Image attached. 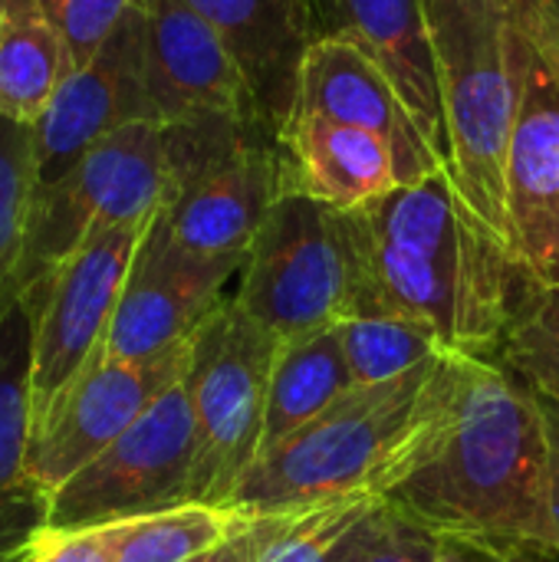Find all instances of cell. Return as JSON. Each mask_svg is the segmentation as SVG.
Segmentation results:
<instances>
[{
  "label": "cell",
  "mask_w": 559,
  "mask_h": 562,
  "mask_svg": "<svg viewBox=\"0 0 559 562\" xmlns=\"http://www.w3.org/2000/svg\"><path fill=\"white\" fill-rule=\"evenodd\" d=\"M290 191L343 211H359L402 184L392 145L326 115L293 112L280 128Z\"/></svg>",
  "instance_id": "d6986e66"
},
{
  "label": "cell",
  "mask_w": 559,
  "mask_h": 562,
  "mask_svg": "<svg viewBox=\"0 0 559 562\" xmlns=\"http://www.w3.org/2000/svg\"><path fill=\"white\" fill-rule=\"evenodd\" d=\"M135 122H158L145 86L142 0L99 53L66 76L46 112L33 122L36 188L59 181L92 145Z\"/></svg>",
  "instance_id": "4fadbf2b"
},
{
  "label": "cell",
  "mask_w": 559,
  "mask_h": 562,
  "mask_svg": "<svg viewBox=\"0 0 559 562\" xmlns=\"http://www.w3.org/2000/svg\"><path fill=\"white\" fill-rule=\"evenodd\" d=\"M376 313L428 326L455 356L491 359L530 286L511 244L461 198L445 168L356 211Z\"/></svg>",
  "instance_id": "7a4b0ae2"
},
{
  "label": "cell",
  "mask_w": 559,
  "mask_h": 562,
  "mask_svg": "<svg viewBox=\"0 0 559 562\" xmlns=\"http://www.w3.org/2000/svg\"><path fill=\"white\" fill-rule=\"evenodd\" d=\"M346 366L359 389L395 382L448 352L441 339L399 313H362L336 326Z\"/></svg>",
  "instance_id": "cb8c5ba5"
},
{
  "label": "cell",
  "mask_w": 559,
  "mask_h": 562,
  "mask_svg": "<svg viewBox=\"0 0 559 562\" xmlns=\"http://www.w3.org/2000/svg\"><path fill=\"white\" fill-rule=\"evenodd\" d=\"M438 562H501L491 553H481V550H471V547H461V543H445L441 547V560Z\"/></svg>",
  "instance_id": "836d02e7"
},
{
  "label": "cell",
  "mask_w": 559,
  "mask_h": 562,
  "mask_svg": "<svg viewBox=\"0 0 559 562\" xmlns=\"http://www.w3.org/2000/svg\"><path fill=\"white\" fill-rule=\"evenodd\" d=\"M171 191L161 122H135L92 145L59 181L36 188L20 263V303L99 231L152 221Z\"/></svg>",
  "instance_id": "8992f818"
},
{
  "label": "cell",
  "mask_w": 559,
  "mask_h": 562,
  "mask_svg": "<svg viewBox=\"0 0 559 562\" xmlns=\"http://www.w3.org/2000/svg\"><path fill=\"white\" fill-rule=\"evenodd\" d=\"M145 227L148 221L92 234L30 303H20L33 323V425H40L89 366L102 359Z\"/></svg>",
  "instance_id": "9c48e42d"
},
{
  "label": "cell",
  "mask_w": 559,
  "mask_h": 562,
  "mask_svg": "<svg viewBox=\"0 0 559 562\" xmlns=\"http://www.w3.org/2000/svg\"><path fill=\"white\" fill-rule=\"evenodd\" d=\"M290 191L280 135L254 132L227 158L178 188L161 214L171 237L201 257L247 260L270 207Z\"/></svg>",
  "instance_id": "5bb4252c"
},
{
  "label": "cell",
  "mask_w": 559,
  "mask_h": 562,
  "mask_svg": "<svg viewBox=\"0 0 559 562\" xmlns=\"http://www.w3.org/2000/svg\"><path fill=\"white\" fill-rule=\"evenodd\" d=\"M461 356L353 389L316 422L254 461L231 504L250 514L310 510L339 497H389L432 448L458 392Z\"/></svg>",
  "instance_id": "3957f363"
},
{
  "label": "cell",
  "mask_w": 559,
  "mask_h": 562,
  "mask_svg": "<svg viewBox=\"0 0 559 562\" xmlns=\"http://www.w3.org/2000/svg\"><path fill=\"white\" fill-rule=\"evenodd\" d=\"M320 36L356 43L392 79L425 142L448 171V125L422 0H313Z\"/></svg>",
  "instance_id": "e0dca14e"
},
{
  "label": "cell",
  "mask_w": 559,
  "mask_h": 562,
  "mask_svg": "<svg viewBox=\"0 0 559 562\" xmlns=\"http://www.w3.org/2000/svg\"><path fill=\"white\" fill-rule=\"evenodd\" d=\"M445 543L554 560L540 398L491 359L461 356L455 402L422 464L385 497Z\"/></svg>",
  "instance_id": "6da1fadb"
},
{
  "label": "cell",
  "mask_w": 559,
  "mask_h": 562,
  "mask_svg": "<svg viewBox=\"0 0 559 562\" xmlns=\"http://www.w3.org/2000/svg\"><path fill=\"white\" fill-rule=\"evenodd\" d=\"M353 389V372L346 366L336 329L293 336L277 342L270 382H267V415L260 454L293 438L300 428L329 412Z\"/></svg>",
  "instance_id": "44dd1931"
},
{
  "label": "cell",
  "mask_w": 559,
  "mask_h": 562,
  "mask_svg": "<svg viewBox=\"0 0 559 562\" xmlns=\"http://www.w3.org/2000/svg\"><path fill=\"white\" fill-rule=\"evenodd\" d=\"M33 323L16 303L0 316V562H23L46 527L49 497L26 477L33 435Z\"/></svg>",
  "instance_id": "ffe728a7"
},
{
  "label": "cell",
  "mask_w": 559,
  "mask_h": 562,
  "mask_svg": "<svg viewBox=\"0 0 559 562\" xmlns=\"http://www.w3.org/2000/svg\"><path fill=\"white\" fill-rule=\"evenodd\" d=\"M72 72L63 36L40 0L0 3V115L33 125Z\"/></svg>",
  "instance_id": "7402d4cb"
},
{
  "label": "cell",
  "mask_w": 559,
  "mask_h": 562,
  "mask_svg": "<svg viewBox=\"0 0 559 562\" xmlns=\"http://www.w3.org/2000/svg\"><path fill=\"white\" fill-rule=\"evenodd\" d=\"M231 300L280 342L376 313L359 214L287 191L254 237Z\"/></svg>",
  "instance_id": "5b68a950"
},
{
  "label": "cell",
  "mask_w": 559,
  "mask_h": 562,
  "mask_svg": "<svg viewBox=\"0 0 559 562\" xmlns=\"http://www.w3.org/2000/svg\"><path fill=\"white\" fill-rule=\"evenodd\" d=\"M501 562H554V560H547V557H534V553H511V557H504Z\"/></svg>",
  "instance_id": "e575fe53"
},
{
  "label": "cell",
  "mask_w": 559,
  "mask_h": 562,
  "mask_svg": "<svg viewBox=\"0 0 559 562\" xmlns=\"http://www.w3.org/2000/svg\"><path fill=\"white\" fill-rule=\"evenodd\" d=\"M257 514L234 504H181L161 514L109 524L115 562H188L254 524Z\"/></svg>",
  "instance_id": "603a6c76"
},
{
  "label": "cell",
  "mask_w": 559,
  "mask_h": 562,
  "mask_svg": "<svg viewBox=\"0 0 559 562\" xmlns=\"http://www.w3.org/2000/svg\"><path fill=\"white\" fill-rule=\"evenodd\" d=\"M145 86L155 119L181 122L204 112L260 119V109L211 23L185 0H142Z\"/></svg>",
  "instance_id": "9a60e30c"
},
{
  "label": "cell",
  "mask_w": 559,
  "mask_h": 562,
  "mask_svg": "<svg viewBox=\"0 0 559 562\" xmlns=\"http://www.w3.org/2000/svg\"><path fill=\"white\" fill-rule=\"evenodd\" d=\"M23 562H115L109 527L56 530L43 527L30 543Z\"/></svg>",
  "instance_id": "f546056e"
},
{
  "label": "cell",
  "mask_w": 559,
  "mask_h": 562,
  "mask_svg": "<svg viewBox=\"0 0 559 562\" xmlns=\"http://www.w3.org/2000/svg\"><path fill=\"white\" fill-rule=\"evenodd\" d=\"M0 3H3V0H0Z\"/></svg>",
  "instance_id": "d590c367"
},
{
  "label": "cell",
  "mask_w": 559,
  "mask_h": 562,
  "mask_svg": "<svg viewBox=\"0 0 559 562\" xmlns=\"http://www.w3.org/2000/svg\"><path fill=\"white\" fill-rule=\"evenodd\" d=\"M277 342L234 300H224L191 339L185 385L198 435V504H231L260 458Z\"/></svg>",
  "instance_id": "52a82bcc"
},
{
  "label": "cell",
  "mask_w": 559,
  "mask_h": 562,
  "mask_svg": "<svg viewBox=\"0 0 559 562\" xmlns=\"http://www.w3.org/2000/svg\"><path fill=\"white\" fill-rule=\"evenodd\" d=\"M194 461V415L188 385L178 379L122 438L49 497L46 527H109L191 504Z\"/></svg>",
  "instance_id": "ba28073f"
},
{
  "label": "cell",
  "mask_w": 559,
  "mask_h": 562,
  "mask_svg": "<svg viewBox=\"0 0 559 562\" xmlns=\"http://www.w3.org/2000/svg\"><path fill=\"white\" fill-rule=\"evenodd\" d=\"M385 497H339L300 510L283 530L267 562H346L359 524Z\"/></svg>",
  "instance_id": "4316f807"
},
{
  "label": "cell",
  "mask_w": 559,
  "mask_h": 562,
  "mask_svg": "<svg viewBox=\"0 0 559 562\" xmlns=\"http://www.w3.org/2000/svg\"><path fill=\"white\" fill-rule=\"evenodd\" d=\"M445 540L389 501H379L359 524L346 562H438Z\"/></svg>",
  "instance_id": "83f0119b"
},
{
  "label": "cell",
  "mask_w": 559,
  "mask_h": 562,
  "mask_svg": "<svg viewBox=\"0 0 559 562\" xmlns=\"http://www.w3.org/2000/svg\"><path fill=\"white\" fill-rule=\"evenodd\" d=\"M293 112L326 115L343 125L382 135L395 151L402 184L422 181L445 168L405 109L392 79L349 40L320 36L313 43L300 72V99Z\"/></svg>",
  "instance_id": "2e32d148"
},
{
  "label": "cell",
  "mask_w": 559,
  "mask_h": 562,
  "mask_svg": "<svg viewBox=\"0 0 559 562\" xmlns=\"http://www.w3.org/2000/svg\"><path fill=\"white\" fill-rule=\"evenodd\" d=\"M135 3L138 0H40L49 23L66 43L72 72L102 49V43L115 33V26Z\"/></svg>",
  "instance_id": "f1b7e54d"
},
{
  "label": "cell",
  "mask_w": 559,
  "mask_h": 562,
  "mask_svg": "<svg viewBox=\"0 0 559 562\" xmlns=\"http://www.w3.org/2000/svg\"><path fill=\"white\" fill-rule=\"evenodd\" d=\"M36 194L33 125L0 115V316L20 303V263Z\"/></svg>",
  "instance_id": "d4e9b609"
},
{
  "label": "cell",
  "mask_w": 559,
  "mask_h": 562,
  "mask_svg": "<svg viewBox=\"0 0 559 562\" xmlns=\"http://www.w3.org/2000/svg\"><path fill=\"white\" fill-rule=\"evenodd\" d=\"M244 263L237 257L185 250L158 211L132 257L102 356L145 362L188 346L201 323L224 303V286Z\"/></svg>",
  "instance_id": "8fae6325"
},
{
  "label": "cell",
  "mask_w": 559,
  "mask_h": 562,
  "mask_svg": "<svg viewBox=\"0 0 559 562\" xmlns=\"http://www.w3.org/2000/svg\"><path fill=\"white\" fill-rule=\"evenodd\" d=\"M422 7L448 125V175L507 240L504 175L517 109L511 0H422Z\"/></svg>",
  "instance_id": "277c9868"
},
{
  "label": "cell",
  "mask_w": 559,
  "mask_h": 562,
  "mask_svg": "<svg viewBox=\"0 0 559 562\" xmlns=\"http://www.w3.org/2000/svg\"><path fill=\"white\" fill-rule=\"evenodd\" d=\"M300 510H283V514H257L254 524H247L241 533L224 540L221 547L194 557L188 562H267L270 550L283 537V530L297 520Z\"/></svg>",
  "instance_id": "4dcf8cb0"
},
{
  "label": "cell",
  "mask_w": 559,
  "mask_h": 562,
  "mask_svg": "<svg viewBox=\"0 0 559 562\" xmlns=\"http://www.w3.org/2000/svg\"><path fill=\"white\" fill-rule=\"evenodd\" d=\"M188 359L191 342L145 362L96 359L59 405L33 425L26 477L53 497L72 474L122 438L178 379H185Z\"/></svg>",
  "instance_id": "7c38bea8"
},
{
  "label": "cell",
  "mask_w": 559,
  "mask_h": 562,
  "mask_svg": "<svg viewBox=\"0 0 559 562\" xmlns=\"http://www.w3.org/2000/svg\"><path fill=\"white\" fill-rule=\"evenodd\" d=\"M540 408L547 422V458H550V540H554V560H559V402L540 398Z\"/></svg>",
  "instance_id": "1f68e13d"
},
{
  "label": "cell",
  "mask_w": 559,
  "mask_h": 562,
  "mask_svg": "<svg viewBox=\"0 0 559 562\" xmlns=\"http://www.w3.org/2000/svg\"><path fill=\"white\" fill-rule=\"evenodd\" d=\"M221 36L260 115L280 135L300 99L306 53L320 40L313 0H185Z\"/></svg>",
  "instance_id": "ac0fdd59"
},
{
  "label": "cell",
  "mask_w": 559,
  "mask_h": 562,
  "mask_svg": "<svg viewBox=\"0 0 559 562\" xmlns=\"http://www.w3.org/2000/svg\"><path fill=\"white\" fill-rule=\"evenodd\" d=\"M517 109L507 148V244L530 283H559V63L511 0Z\"/></svg>",
  "instance_id": "30bf717a"
},
{
  "label": "cell",
  "mask_w": 559,
  "mask_h": 562,
  "mask_svg": "<svg viewBox=\"0 0 559 562\" xmlns=\"http://www.w3.org/2000/svg\"><path fill=\"white\" fill-rule=\"evenodd\" d=\"M521 7L530 16V23L540 30V36L547 40L559 63V0H521Z\"/></svg>",
  "instance_id": "d6a6232c"
},
{
  "label": "cell",
  "mask_w": 559,
  "mask_h": 562,
  "mask_svg": "<svg viewBox=\"0 0 559 562\" xmlns=\"http://www.w3.org/2000/svg\"><path fill=\"white\" fill-rule=\"evenodd\" d=\"M534 395L559 402V283H530L494 356Z\"/></svg>",
  "instance_id": "484cf974"
}]
</instances>
